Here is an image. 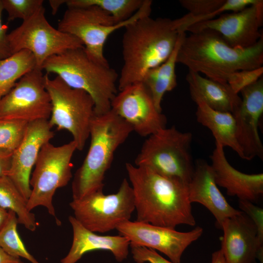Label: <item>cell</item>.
<instances>
[{"mask_svg":"<svg viewBox=\"0 0 263 263\" xmlns=\"http://www.w3.org/2000/svg\"><path fill=\"white\" fill-rule=\"evenodd\" d=\"M51 102L45 87L42 70L35 69L22 76L0 99V118L27 122L49 120Z\"/></svg>","mask_w":263,"mask_h":263,"instance_id":"obj_12","label":"cell"},{"mask_svg":"<svg viewBox=\"0 0 263 263\" xmlns=\"http://www.w3.org/2000/svg\"><path fill=\"white\" fill-rule=\"evenodd\" d=\"M263 1L244 9L221 14L218 18L193 24L186 30L190 33L211 29L220 33L226 43L235 48H246L255 45L263 37Z\"/></svg>","mask_w":263,"mask_h":263,"instance_id":"obj_14","label":"cell"},{"mask_svg":"<svg viewBox=\"0 0 263 263\" xmlns=\"http://www.w3.org/2000/svg\"><path fill=\"white\" fill-rule=\"evenodd\" d=\"M176 62L208 78L228 84L238 94L245 71L263 67V37L251 47L235 48L213 30L204 29L188 36L185 33Z\"/></svg>","mask_w":263,"mask_h":263,"instance_id":"obj_1","label":"cell"},{"mask_svg":"<svg viewBox=\"0 0 263 263\" xmlns=\"http://www.w3.org/2000/svg\"><path fill=\"white\" fill-rule=\"evenodd\" d=\"M186 80L191 98L195 103L202 101L214 110L232 114L241 104V97L228 84L203 77L190 70Z\"/></svg>","mask_w":263,"mask_h":263,"instance_id":"obj_22","label":"cell"},{"mask_svg":"<svg viewBox=\"0 0 263 263\" xmlns=\"http://www.w3.org/2000/svg\"><path fill=\"white\" fill-rule=\"evenodd\" d=\"M210 159L215 182L228 195L252 202L263 195V174H246L235 169L227 161L222 146L215 143Z\"/></svg>","mask_w":263,"mask_h":263,"instance_id":"obj_19","label":"cell"},{"mask_svg":"<svg viewBox=\"0 0 263 263\" xmlns=\"http://www.w3.org/2000/svg\"><path fill=\"white\" fill-rule=\"evenodd\" d=\"M239 106L232 114L235 119L236 138L244 160L255 157L263 159V145L258 127L263 113V76L244 87Z\"/></svg>","mask_w":263,"mask_h":263,"instance_id":"obj_16","label":"cell"},{"mask_svg":"<svg viewBox=\"0 0 263 263\" xmlns=\"http://www.w3.org/2000/svg\"><path fill=\"white\" fill-rule=\"evenodd\" d=\"M239 207L253 222L256 227L260 242L263 244V209L253 202L239 200Z\"/></svg>","mask_w":263,"mask_h":263,"instance_id":"obj_32","label":"cell"},{"mask_svg":"<svg viewBox=\"0 0 263 263\" xmlns=\"http://www.w3.org/2000/svg\"><path fill=\"white\" fill-rule=\"evenodd\" d=\"M125 168L133 192L136 221L172 229L195 225L188 185L130 163Z\"/></svg>","mask_w":263,"mask_h":263,"instance_id":"obj_2","label":"cell"},{"mask_svg":"<svg viewBox=\"0 0 263 263\" xmlns=\"http://www.w3.org/2000/svg\"><path fill=\"white\" fill-rule=\"evenodd\" d=\"M130 247L132 258L136 263H174L153 249L143 246L130 245Z\"/></svg>","mask_w":263,"mask_h":263,"instance_id":"obj_33","label":"cell"},{"mask_svg":"<svg viewBox=\"0 0 263 263\" xmlns=\"http://www.w3.org/2000/svg\"><path fill=\"white\" fill-rule=\"evenodd\" d=\"M28 122L0 118V150L14 152L21 143Z\"/></svg>","mask_w":263,"mask_h":263,"instance_id":"obj_30","label":"cell"},{"mask_svg":"<svg viewBox=\"0 0 263 263\" xmlns=\"http://www.w3.org/2000/svg\"><path fill=\"white\" fill-rule=\"evenodd\" d=\"M220 227L224 233L220 250L225 263H253L261 259L263 244L254 224L244 213L225 219Z\"/></svg>","mask_w":263,"mask_h":263,"instance_id":"obj_18","label":"cell"},{"mask_svg":"<svg viewBox=\"0 0 263 263\" xmlns=\"http://www.w3.org/2000/svg\"><path fill=\"white\" fill-rule=\"evenodd\" d=\"M3 9L8 13V21L16 19L25 21L41 9L42 0H1Z\"/></svg>","mask_w":263,"mask_h":263,"instance_id":"obj_31","label":"cell"},{"mask_svg":"<svg viewBox=\"0 0 263 263\" xmlns=\"http://www.w3.org/2000/svg\"><path fill=\"white\" fill-rule=\"evenodd\" d=\"M111 110L142 137H148L166 127V117L157 109L142 82L120 90L112 101Z\"/></svg>","mask_w":263,"mask_h":263,"instance_id":"obj_15","label":"cell"},{"mask_svg":"<svg viewBox=\"0 0 263 263\" xmlns=\"http://www.w3.org/2000/svg\"><path fill=\"white\" fill-rule=\"evenodd\" d=\"M9 216V211L0 206V230L6 223Z\"/></svg>","mask_w":263,"mask_h":263,"instance_id":"obj_39","label":"cell"},{"mask_svg":"<svg viewBox=\"0 0 263 263\" xmlns=\"http://www.w3.org/2000/svg\"><path fill=\"white\" fill-rule=\"evenodd\" d=\"M76 150V145L73 140L59 146L50 142L46 143L39 153L30 179L31 193L27 201L28 209L45 207L58 225L61 222L56 218L53 197L56 190L65 187L72 177L71 161Z\"/></svg>","mask_w":263,"mask_h":263,"instance_id":"obj_9","label":"cell"},{"mask_svg":"<svg viewBox=\"0 0 263 263\" xmlns=\"http://www.w3.org/2000/svg\"><path fill=\"white\" fill-rule=\"evenodd\" d=\"M42 70L48 74H55L71 87L88 94L94 102L95 114L111 110L112 101L117 93L118 74L110 66L102 65L91 59L84 47L50 57L43 64Z\"/></svg>","mask_w":263,"mask_h":263,"instance_id":"obj_5","label":"cell"},{"mask_svg":"<svg viewBox=\"0 0 263 263\" xmlns=\"http://www.w3.org/2000/svg\"><path fill=\"white\" fill-rule=\"evenodd\" d=\"M211 263H225L224 256L220 249L212 253Z\"/></svg>","mask_w":263,"mask_h":263,"instance_id":"obj_37","label":"cell"},{"mask_svg":"<svg viewBox=\"0 0 263 263\" xmlns=\"http://www.w3.org/2000/svg\"><path fill=\"white\" fill-rule=\"evenodd\" d=\"M44 78L52 105L50 125L70 132L77 150H83L95 114L92 98L86 92L71 87L57 76L52 79L46 73Z\"/></svg>","mask_w":263,"mask_h":263,"instance_id":"obj_8","label":"cell"},{"mask_svg":"<svg viewBox=\"0 0 263 263\" xmlns=\"http://www.w3.org/2000/svg\"><path fill=\"white\" fill-rule=\"evenodd\" d=\"M8 218L0 230V246L9 255L23 258L32 263H39L27 250L17 230L18 221L16 214L8 210Z\"/></svg>","mask_w":263,"mask_h":263,"instance_id":"obj_29","label":"cell"},{"mask_svg":"<svg viewBox=\"0 0 263 263\" xmlns=\"http://www.w3.org/2000/svg\"><path fill=\"white\" fill-rule=\"evenodd\" d=\"M69 221L73 229V242L69 251L60 263H76L85 253L97 250L110 251L119 262L127 258L130 243L125 237L96 234L83 227L72 216L69 217Z\"/></svg>","mask_w":263,"mask_h":263,"instance_id":"obj_21","label":"cell"},{"mask_svg":"<svg viewBox=\"0 0 263 263\" xmlns=\"http://www.w3.org/2000/svg\"><path fill=\"white\" fill-rule=\"evenodd\" d=\"M3 7L0 0V59L7 58L12 55L11 53L7 34L8 27L2 23L1 16Z\"/></svg>","mask_w":263,"mask_h":263,"instance_id":"obj_34","label":"cell"},{"mask_svg":"<svg viewBox=\"0 0 263 263\" xmlns=\"http://www.w3.org/2000/svg\"><path fill=\"white\" fill-rule=\"evenodd\" d=\"M185 33H180L175 47L167 59L148 71L141 82L149 91L157 109L160 112H162L161 102L164 94L177 86L175 74L177 55Z\"/></svg>","mask_w":263,"mask_h":263,"instance_id":"obj_25","label":"cell"},{"mask_svg":"<svg viewBox=\"0 0 263 263\" xmlns=\"http://www.w3.org/2000/svg\"><path fill=\"white\" fill-rule=\"evenodd\" d=\"M197 121L208 128L215 139V143L232 149L243 159L244 156L236 138L235 119L230 113L214 110L202 101L196 103Z\"/></svg>","mask_w":263,"mask_h":263,"instance_id":"obj_24","label":"cell"},{"mask_svg":"<svg viewBox=\"0 0 263 263\" xmlns=\"http://www.w3.org/2000/svg\"><path fill=\"white\" fill-rule=\"evenodd\" d=\"M0 263H23L20 258H16L8 254L0 246Z\"/></svg>","mask_w":263,"mask_h":263,"instance_id":"obj_36","label":"cell"},{"mask_svg":"<svg viewBox=\"0 0 263 263\" xmlns=\"http://www.w3.org/2000/svg\"><path fill=\"white\" fill-rule=\"evenodd\" d=\"M27 201L8 177H0V206L13 211L19 224L34 231L38 225L34 214L28 208Z\"/></svg>","mask_w":263,"mask_h":263,"instance_id":"obj_27","label":"cell"},{"mask_svg":"<svg viewBox=\"0 0 263 263\" xmlns=\"http://www.w3.org/2000/svg\"><path fill=\"white\" fill-rule=\"evenodd\" d=\"M13 152L0 150V177L7 176L11 168Z\"/></svg>","mask_w":263,"mask_h":263,"instance_id":"obj_35","label":"cell"},{"mask_svg":"<svg viewBox=\"0 0 263 263\" xmlns=\"http://www.w3.org/2000/svg\"><path fill=\"white\" fill-rule=\"evenodd\" d=\"M119 235L126 238L130 245L143 246L157 250L174 263H180L187 248L202 235L203 229L197 226L188 232L130 220L116 227Z\"/></svg>","mask_w":263,"mask_h":263,"instance_id":"obj_13","label":"cell"},{"mask_svg":"<svg viewBox=\"0 0 263 263\" xmlns=\"http://www.w3.org/2000/svg\"><path fill=\"white\" fill-rule=\"evenodd\" d=\"M259 0H180L188 14L177 19L179 33H186L189 26L215 18L227 11L237 12L257 3Z\"/></svg>","mask_w":263,"mask_h":263,"instance_id":"obj_23","label":"cell"},{"mask_svg":"<svg viewBox=\"0 0 263 263\" xmlns=\"http://www.w3.org/2000/svg\"><path fill=\"white\" fill-rule=\"evenodd\" d=\"M152 2L144 0L140 9L129 19L116 23L113 18L96 6L68 7L59 21L57 29L80 40L88 56L93 61L109 66L104 54L108 38L137 19L150 16Z\"/></svg>","mask_w":263,"mask_h":263,"instance_id":"obj_7","label":"cell"},{"mask_svg":"<svg viewBox=\"0 0 263 263\" xmlns=\"http://www.w3.org/2000/svg\"><path fill=\"white\" fill-rule=\"evenodd\" d=\"M188 192L190 203H198L206 207L219 227L225 219L242 212L228 204L218 188L210 165L203 160L196 163L188 184Z\"/></svg>","mask_w":263,"mask_h":263,"instance_id":"obj_20","label":"cell"},{"mask_svg":"<svg viewBox=\"0 0 263 263\" xmlns=\"http://www.w3.org/2000/svg\"><path fill=\"white\" fill-rule=\"evenodd\" d=\"M132 132V127L111 109L94 115L90 128V147L72 182L73 200L103 189L105 176L115 152Z\"/></svg>","mask_w":263,"mask_h":263,"instance_id":"obj_4","label":"cell"},{"mask_svg":"<svg viewBox=\"0 0 263 263\" xmlns=\"http://www.w3.org/2000/svg\"><path fill=\"white\" fill-rule=\"evenodd\" d=\"M122 38L123 65L118 88L141 82L145 74L167 59L180 33L168 18H141L125 27Z\"/></svg>","mask_w":263,"mask_h":263,"instance_id":"obj_3","label":"cell"},{"mask_svg":"<svg viewBox=\"0 0 263 263\" xmlns=\"http://www.w3.org/2000/svg\"><path fill=\"white\" fill-rule=\"evenodd\" d=\"M8 38L12 55L22 50L30 51L37 69L41 70L50 57L84 47L76 38L53 27L45 17L44 7L8 34Z\"/></svg>","mask_w":263,"mask_h":263,"instance_id":"obj_11","label":"cell"},{"mask_svg":"<svg viewBox=\"0 0 263 263\" xmlns=\"http://www.w3.org/2000/svg\"><path fill=\"white\" fill-rule=\"evenodd\" d=\"M36 68V59L27 50L0 59V99L6 95L22 76Z\"/></svg>","mask_w":263,"mask_h":263,"instance_id":"obj_26","label":"cell"},{"mask_svg":"<svg viewBox=\"0 0 263 263\" xmlns=\"http://www.w3.org/2000/svg\"><path fill=\"white\" fill-rule=\"evenodd\" d=\"M144 0H67L68 7L96 6L109 14L116 23L130 19L141 7Z\"/></svg>","mask_w":263,"mask_h":263,"instance_id":"obj_28","label":"cell"},{"mask_svg":"<svg viewBox=\"0 0 263 263\" xmlns=\"http://www.w3.org/2000/svg\"><path fill=\"white\" fill-rule=\"evenodd\" d=\"M75 219L85 228L94 232L105 233L120 224L130 220L135 210L132 188L124 178L118 190L106 195L103 189L91 193L69 204Z\"/></svg>","mask_w":263,"mask_h":263,"instance_id":"obj_10","label":"cell"},{"mask_svg":"<svg viewBox=\"0 0 263 263\" xmlns=\"http://www.w3.org/2000/svg\"><path fill=\"white\" fill-rule=\"evenodd\" d=\"M65 0H50L49 3L52 9V14L55 15L59 7L63 3H66Z\"/></svg>","mask_w":263,"mask_h":263,"instance_id":"obj_38","label":"cell"},{"mask_svg":"<svg viewBox=\"0 0 263 263\" xmlns=\"http://www.w3.org/2000/svg\"><path fill=\"white\" fill-rule=\"evenodd\" d=\"M192 134L175 127L165 128L149 136L134 163L166 177L188 185L194 165L191 153Z\"/></svg>","mask_w":263,"mask_h":263,"instance_id":"obj_6","label":"cell"},{"mask_svg":"<svg viewBox=\"0 0 263 263\" xmlns=\"http://www.w3.org/2000/svg\"><path fill=\"white\" fill-rule=\"evenodd\" d=\"M48 120L28 123L24 137L13 152L7 177L27 201L31 193L30 179L42 146L49 142L54 133Z\"/></svg>","mask_w":263,"mask_h":263,"instance_id":"obj_17","label":"cell"}]
</instances>
